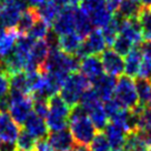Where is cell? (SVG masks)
<instances>
[{
  "instance_id": "obj_16",
  "label": "cell",
  "mask_w": 151,
  "mask_h": 151,
  "mask_svg": "<svg viewBox=\"0 0 151 151\" xmlns=\"http://www.w3.org/2000/svg\"><path fill=\"white\" fill-rule=\"evenodd\" d=\"M104 133L110 143V147L112 150L123 149L126 140H127L128 132L121 126L114 122L108 123L107 127L104 128Z\"/></svg>"
},
{
  "instance_id": "obj_24",
  "label": "cell",
  "mask_w": 151,
  "mask_h": 151,
  "mask_svg": "<svg viewBox=\"0 0 151 151\" xmlns=\"http://www.w3.org/2000/svg\"><path fill=\"white\" fill-rule=\"evenodd\" d=\"M142 53V65L138 78H145L151 80V40L142 41L139 45Z\"/></svg>"
},
{
  "instance_id": "obj_32",
  "label": "cell",
  "mask_w": 151,
  "mask_h": 151,
  "mask_svg": "<svg viewBox=\"0 0 151 151\" xmlns=\"http://www.w3.org/2000/svg\"><path fill=\"white\" fill-rule=\"evenodd\" d=\"M139 24L141 26L143 36L147 40H151V8H142L138 16Z\"/></svg>"
},
{
  "instance_id": "obj_19",
  "label": "cell",
  "mask_w": 151,
  "mask_h": 151,
  "mask_svg": "<svg viewBox=\"0 0 151 151\" xmlns=\"http://www.w3.org/2000/svg\"><path fill=\"white\" fill-rule=\"evenodd\" d=\"M141 65L142 53L139 49V46H136L124 58V72H126V76L131 77V78L138 77Z\"/></svg>"
},
{
  "instance_id": "obj_25",
  "label": "cell",
  "mask_w": 151,
  "mask_h": 151,
  "mask_svg": "<svg viewBox=\"0 0 151 151\" xmlns=\"http://www.w3.org/2000/svg\"><path fill=\"white\" fill-rule=\"evenodd\" d=\"M37 12L39 14V18L42 19L43 21H46L48 24H52L53 21L56 20L58 14L61 11V7L58 6L56 2H53L52 0H47L43 5L36 8Z\"/></svg>"
},
{
  "instance_id": "obj_9",
  "label": "cell",
  "mask_w": 151,
  "mask_h": 151,
  "mask_svg": "<svg viewBox=\"0 0 151 151\" xmlns=\"http://www.w3.org/2000/svg\"><path fill=\"white\" fill-rule=\"evenodd\" d=\"M100 60H101L104 72L107 75L119 77V76H122V73L124 72V58L120 56L113 49H106L101 53Z\"/></svg>"
},
{
  "instance_id": "obj_33",
  "label": "cell",
  "mask_w": 151,
  "mask_h": 151,
  "mask_svg": "<svg viewBox=\"0 0 151 151\" xmlns=\"http://www.w3.org/2000/svg\"><path fill=\"white\" fill-rule=\"evenodd\" d=\"M111 47H112V49L114 51L118 52L120 56L126 57L133 49V47H136V46L130 40H128L127 38H124L123 36L119 35L118 37H117V39L114 40V42L112 43Z\"/></svg>"
},
{
  "instance_id": "obj_26",
  "label": "cell",
  "mask_w": 151,
  "mask_h": 151,
  "mask_svg": "<svg viewBox=\"0 0 151 151\" xmlns=\"http://www.w3.org/2000/svg\"><path fill=\"white\" fill-rule=\"evenodd\" d=\"M143 8L139 0H122L116 14L121 19L138 18L141 9Z\"/></svg>"
},
{
  "instance_id": "obj_42",
  "label": "cell",
  "mask_w": 151,
  "mask_h": 151,
  "mask_svg": "<svg viewBox=\"0 0 151 151\" xmlns=\"http://www.w3.org/2000/svg\"><path fill=\"white\" fill-rule=\"evenodd\" d=\"M142 7L145 8H151V0H139Z\"/></svg>"
},
{
  "instance_id": "obj_41",
  "label": "cell",
  "mask_w": 151,
  "mask_h": 151,
  "mask_svg": "<svg viewBox=\"0 0 151 151\" xmlns=\"http://www.w3.org/2000/svg\"><path fill=\"white\" fill-rule=\"evenodd\" d=\"M27 4L29 5V7H33V8H38L41 5H43L47 0H26Z\"/></svg>"
},
{
  "instance_id": "obj_23",
  "label": "cell",
  "mask_w": 151,
  "mask_h": 151,
  "mask_svg": "<svg viewBox=\"0 0 151 151\" xmlns=\"http://www.w3.org/2000/svg\"><path fill=\"white\" fill-rule=\"evenodd\" d=\"M39 19L37 9L33 7H29L21 14L19 21L16 26V30L19 35H27L29 30L32 28L35 22Z\"/></svg>"
},
{
  "instance_id": "obj_40",
  "label": "cell",
  "mask_w": 151,
  "mask_h": 151,
  "mask_svg": "<svg viewBox=\"0 0 151 151\" xmlns=\"http://www.w3.org/2000/svg\"><path fill=\"white\" fill-rule=\"evenodd\" d=\"M0 151H18L16 143L12 142H1L0 143Z\"/></svg>"
},
{
  "instance_id": "obj_21",
  "label": "cell",
  "mask_w": 151,
  "mask_h": 151,
  "mask_svg": "<svg viewBox=\"0 0 151 151\" xmlns=\"http://www.w3.org/2000/svg\"><path fill=\"white\" fill-rule=\"evenodd\" d=\"M19 33L16 28L6 29L0 36V58L5 59L12 52L14 45L17 42Z\"/></svg>"
},
{
  "instance_id": "obj_3",
  "label": "cell",
  "mask_w": 151,
  "mask_h": 151,
  "mask_svg": "<svg viewBox=\"0 0 151 151\" xmlns=\"http://www.w3.org/2000/svg\"><path fill=\"white\" fill-rule=\"evenodd\" d=\"M48 111L47 126L51 132L60 131L68 127L69 116L71 108L65 102V100L60 97V94H55L48 98Z\"/></svg>"
},
{
  "instance_id": "obj_38",
  "label": "cell",
  "mask_w": 151,
  "mask_h": 151,
  "mask_svg": "<svg viewBox=\"0 0 151 151\" xmlns=\"http://www.w3.org/2000/svg\"><path fill=\"white\" fill-rule=\"evenodd\" d=\"M122 0H106V5L108 7V9L112 12V14H116L118 11L119 7L121 5Z\"/></svg>"
},
{
  "instance_id": "obj_1",
  "label": "cell",
  "mask_w": 151,
  "mask_h": 151,
  "mask_svg": "<svg viewBox=\"0 0 151 151\" xmlns=\"http://www.w3.org/2000/svg\"><path fill=\"white\" fill-rule=\"evenodd\" d=\"M68 127L70 130L76 146L89 148L91 142L98 133L88 114L79 104L71 108Z\"/></svg>"
},
{
  "instance_id": "obj_8",
  "label": "cell",
  "mask_w": 151,
  "mask_h": 151,
  "mask_svg": "<svg viewBox=\"0 0 151 151\" xmlns=\"http://www.w3.org/2000/svg\"><path fill=\"white\" fill-rule=\"evenodd\" d=\"M106 47H107V42L104 40L102 31L99 29H93L83 39L82 45L77 51L76 56L79 59H82L88 56H96V55L102 53L106 50Z\"/></svg>"
},
{
  "instance_id": "obj_30",
  "label": "cell",
  "mask_w": 151,
  "mask_h": 151,
  "mask_svg": "<svg viewBox=\"0 0 151 151\" xmlns=\"http://www.w3.org/2000/svg\"><path fill=\"white\" fill-rule=\"evenodd\" d=\"M16 146L19 151H36L37 140L24 129H21L16 141Z\"/></svg>"
},
{
  "instance_id": "obj_34",
  "label": "cell",
  "mask_w": 151,
  "mask_h": 151,
  "mask_svg": "<svg viewBox=\"0 0 151 151\" xmlns=\"http://www.w3.org/2000/svg\"><path fill=\"white\" fill-rule=\"evenodd\" d=\"M89 151H111L110 143L104 132H98L89 147Z\"/></svg>"
},
{
  "instance_id": "obj_4",
  "label": "cell",
  "mask_w": 151,
  "mask_h": 151,
  "mask_svg": "<svg viewBox=\"0 0 151 151\" xmlns=\"http://www.w3.org/2000/svg\"><path fill=\"white\" fill-rule=\"evenodd\" d=\"M91 88L90 82L81 72H73L67 77L60 90V97L70 108L79 104L85 91Z\"/></svg>"
},
{
  "instance_id": "obj_49",
  "label": "cell",
  "mask_w": 151,
  "mask_h": 151,
  "mask_svg": "<svg viewBox=\"0 0 151 151\" xmlns=\"http://www.w3.org/2000/svg\"><path fill=\"white\" fill-rule=\"evenodd\" d=\"M18 151H19V150H18Z\"/></svg>"
},
{
  "instance_id": "obj_6",
  "label": "cell",
  "mask_w": 151,
  "mask_h": 151,
  "mask_svg": "<svg viewBox=\"0 0 151 151\" xmlns=\"http://www.w3.org/2000/svg\"><path fill=\"white\" fill-rule=\"evenodd\" d=\"M10 104L9 114L14 121L19 126H24L30 113L33 111V100L30 94H26L18 90L10 89L9 91Z\"/></svg>"
},
{
  "instance_id": "obj_29",
  "label": "cell",
  "mask_w": 151,
  "mask_h": 151,
  "mask_svg": "<svg viewBox=\"0 0 151 151\" xmlns=\"http://www.w3.org/2000/svg\"><path fill=\"white\" fill-rule=\"evenodd\" d=\"M136 87L139 104L142 106H149L151 102V80L145 78H138L136 79Z\"/></svg>"
},
{
  "instance_id": "obj_13",
  "label": "cell",
  "mask_w": 151,
  "mask_h": 151,
  "mask_svg": "<svg viewBox=\"0 0 151 151\" xmlns=\"http://www.w3.org/2000/svg\"><path fill=\"white\" fill-rule=\"evenodd\" d=\"M47 142L53 151H69L76 146L70 130L63 129L60 131H55L49 133Z\"/></svg>"
},
{
  "instance_id": "obj_12",
  "label": "cell",
  "mask_w": 151,
  "mask_h": 151,
  "mask_svg": "<svg viewBox=\"0 0 151 151\" xmlns=\"http://www.w3.org/2000/svg\"><path fill=\"white\" fill-rule=\"evenodd\" d=\"M119 35L127 38L134 46H139L143 41V38H145L138 18L121 19Z\"/></svg>"
},
{
  "instance_id": "obj_31",
  "label": "cell",
  "mask_w": 151,
  "mask_h": 151,
  "mask_svg": "<svg viewBox=\"0 0 151 151\" xmlns=\"http://www.w3.org/2000/svg\"><path fill=\"white\" fill-rule=\"evenodd\" d=\"M49 24L43 21L42 19H38L32 26V28L29 30L27 33L29 37L32 38L33 40H41V39H46L48 32H49Z\"/></svg>"
},
{
  "instance_id": "obj_28",
  "label": "cell",
  "mask_w": 151,
  "mask_h": 151,
  "mask_svg": "<svg viewBox=\"0 0 151 151\" xmlns=\"http://www.w3.org/2000/svg\"><path fill=\"white\" fill-rule=\"evenodd\" d=\"M123 148L126 151H149L150 149L137 130L128 133Z\"/></svg>"
},
{
  "instance_id": "obj_48",
  "label": "cell",
  "mask_w": 151,
  "mask_h": 151,
  "mask_svg": "<svg viewBox=\"0 0 151 151\" xmlns=\"http://www.w3.org/2000/svg\"><path fill=\"white\" fill-rule=\"evenodd\" d=\"M149 106H151V102H150V104H149Z\"/></svg>"
},
{
  "instance_id": "obj_45",
  "label": "cell",
  "mask_w": 151,
  "mask_h": 151,
  "mask_svg": "<svg viewBox=\"0 0 151 151\" xmlns=\"http://www.w3.org/2000/svg\"><path fill=\"white\" fill-rule=\"evenodd\" d=\"M1 142H2V141H1V139H0V143H1Z\"/></svg>"
},
{
  "instance_id": "obj_35",
  "label": "cell",
  "mask_w": 151,
  "mask_h": 151,
  "mask_svg": "<svg viewBox=\"0 0 151 151\" xmlns=\"http://www.w3.org/2000/svg\"><path fill=\"white\" fill-rule=\"evenodd\" d=\"M33 100V112L38 114L40 118L46 119L48 116L49 107H48V99L42 97L32 98Z\"/></svg>"
},
{
  "instance_id": "obj_15",
  "label": "cell",
  "mask_w": 151,
  "mask_h": 151,
  "mask_svg": "<svg viewBox=\"0 0 151 151\" xmlns=\"http://www.w3.org/2000/svg\"><path fill=\"white\" fill-rule=\"evenodd\" d=\"M19 124L14 121L10 117L9 112L1 113L0 117V139L4 142H12L16 143L17 138L20 132Z\"/></svg>"
},
{
  "instance_id": "obj_2",
  "label": "cell",
  "mask_w": 151,
  "mask_h": 151,
  "mask_svg": "<svg viewBox=\"0 0 151 151\" xmlns=\"http://www.w3.org/2000/svg\"><path fill=\"white\" fill-rule=\"evenodd\" d=\"M80 60L76 55H68L61 51L59 48L50 50L46 62L43 63L40 71L45 72H61L70 75L77 72L80 67Z\"/></svg>"
},
{
  "instance_id": "obj_43",
  "label": "cell",
  "mask_w": 151,
  "mask_h": 151,
  "mask_svg": "<svg viewBox=\"0 0 151 151\" xmlns=\"http://www.w3.org/2000/svg\"><path fill=\"white\" fill-rule=\"evenodd\" d=\"M111 151H126L124 149H117V150H111Z\"/></svg>"
},
{
  "instance_id": "obj_46",
  "label": "cell",
  "mask_w": 151,
  "mask_h": 151,
  "mask_svg": "<svg viewBox=\"0 0 151 151\" xmlns=\"http://www.w3.org/2000/svg\"><path fill=\"white\" fill-rule=\"evenodd\" d=\"M149 151H151V148H150V149H149Z\"/></svg>"
},
{
  "instance_id": "obj_27",
  "label": "cell",
  "mask_w": 151,
  "mask_h": 151,
  "mask_svg": "<svg viewBox=\"0 0 151 151\" xmlns=\"http://www.w3.org/2000/svg\"><path fill=\"white\" fill-rule=\"evenodd\" d=\"M120 22H121V18L118 14H114L112 19L110 20L107 26H104L102 28V35L104 37V40L107 42V46H112L114 40L117 39L119 36V31H120Z\"/></svg>"
},
{
  "instance_id": "obj_17",
  "label": "cell",
  "mask_w": 151,
  "mask_h": 151,
  "mask_svg": "<svg viewBox=\"0 0 151 151\" xmlns=\"http://www.w3.org/2000/svg\"><path fill=\"white\" fill-rule=\"evenodd\" d=\"M117 85V79L116 77H112L110 75L104 73L102 77H100L97 81L92 83V88L96 90V92L99 94L100 99L102 102H106L107 100L111 99L113 97L114 88Z\"/></svg>"
},
{
  "instance_id": "obj_22",
  "label": "cell",
  "mask_w": 151,
  "mask_h": 151,
  "mask_svg": "<svg viewBox=\"0 0 151 151\" xmlns=\"http://www.w3.org/2000/svg\"><path fill=\"white\" fill-rule=\"evenodd\" d=\"M93 30V24L88 14L80 7H76L75 10V32L85 39Z\"/></svg>"
},
{
  "instance_id": "obj_44",
  "label": "cell",
  "mask_w": 151,
  "mask_h": 151,
  "mask_svg": "<svg viewBox=\"0 0 151 151\" xmlns=\"http://www.w3.org/2000/svg\"><path fill=\"white\" fill-rule=\"evenodd\" d=\"M5 1H8V0H0V2H5Z\"/></svg>"
},
{
  "instance_id": "obj_20",
  "label": "cell",
  "mask_w": 151,
  "mask_h": 151,
  "mask_svg": "<svg viewBox=\"0 0 151 151\" xmlns=\"http://www.w3.org/2000/svg\"><path fill=\"white\" fill-rule=\"evenodd\" d=\"M82 41L83 38L80 37L77 32L67 33L63 36H59L58 48L68 55H76L82 45Z\"/></svg>"
},
{
  "instance_id": "obj_7",
  "label": "cell",
  "mask_w": 151,
  "mask_h": 151,
  "mask_svg": "<svg viewBox=\"0 0 151 151\" xmlns=\"http://www.w3.org/2000/svg\"><path fill=\"white\" fill-rule=\"evenodd\" d=\"M80 8L88 14L93 27L97 28H104L113 17L106 5V0H82Z\"/></svg>"
},
{
  "instance_id": "obj_36",
  "label": "cell",
  "mask_w": 151,
  "mask_h": 151,
  "mask_svg": "<svg viewBox=\"0 0 151 151\" xmlns=\"http://www.w3.org/2000/svg\"><path fill=\"white\" fill-rule=\"evenodd\" d=\"M104 110L107 112V116H108V118L110 120L113 119L114 117H117L119 113L121 112V110L124 109L120 106V104H119L118 101H116L113 98H111V99L107 100L106 102H104Z\"/></svg>"
},
{
  "instance_id": "obj_39",
  "label": "cell",
  "mask_w": 151,
  "mask_h": 151,
  "mask_svg": "<svg viewBox=\"0 0 151 151\" xmlns=\"http://www.w3.org/2000/svg\"><path fill=\"white\" fill-rule=\"evenodd\" d=\"M53 2H56L58 6H60L61 8L68 7V6H77L81 4L82 0H52Z\"/></svg>"
},
{
  "instance_id": "obj_37",
  "label": "cell",
  "mask_w": 151,
  "mask_h": 151,
  "mask_svg": "<svg viewBox=\"0 0 151 151\" xmlns=\"http://www.w3.org/2000/svg\"><path fill=\"white\" fill-rule=\"evenodd\" d=\"M10 91V81L9 76L0 71V99L4 98L6 94H8Z\"/></svg>"
},
{
  "instance_id": "obj_14",
  "label": "cell",
  "mask_w": 151,
  "mask_h": 151,
  "mask_svg": "<svg viewBox=\"0 0 151 151\" xmlns=\"http://www.w3.org/2000/svg\"><path fill=\"white\" fill-rule=\"evenodd\" d=\"M24 129L28 131L36 140H47L49 136V129L45 119L40 118L38 114L31 112L24 123Z\"/></svg>"
},
{
  "instance_id": "obj_5",
  "label": "cell",
  "mask_w": 151,
  "mask_h": 151,
  "mask_svg": "<svg viewBox=\"0 0 151 151\" xmlns=\"http://www.w3.org/2000/svg\"><path fill=\"white\" fill-rule=\"evenodd\" d=\"M112 98L118 101L122 108L129 110L136 108L139 104L136 80L128 76H120V78L117 79Z\"/></svg>"
},
{
  "instance_id": "obj_10",
  "label": "cell",
  "mask_w": 151,
  "mask_h": 151,
  "mask_svg": "<svg viewBox=\"0 0 151 151\" xmlns=\"http://www.w3.org/2000/svg\"><path fill=\"white\" fill-rule=\"evenodd\" d=\"M77 6H68L62 8L60 14L52 24V30L58 36L75 32V10Z\"/></svg>"
},
{
  "instance_id": "obj_47",
  "label": "cell",
  "mask_w": 151,
  "mask_h": 151,
  "mask_svg": "<svg viewBox=\"0 0 151 151\" xmlns=\"http://www.w3.org/2000/svg\"><path fill=\"white\" fill-rule=\"evenodd\" d=\"M0 117H1V112H0Z\"/></svg>"
},
{
  "instance_id": "obj_18",
  "label": "cell",
  "mask_w": 151,
  "mask_h": 151,
  "mask_svg": "<svg viewBox=\"0 0 151 151\" xmlns=\"http://www.w3.org/2000/svg\"><path fill=\"white\" fill-rule=\"evenodd\" d=\"M88 117L90 118V120L92 121L93 126L96 127V129L100 131V130H104V128L107 127L108 124V116L107 112L104 110V106L102 101H98L96 104L89 106L88 108L83 109Z\"/></svg>"
},
{
  "instance_id": "obj_11",
  "label": "cell",
  "mask_w": 151,
  "mask_h": 151,
  "mask_svg": "<svg viewBox=\"0 0 151 151\" xmlns=\"http://www.w3.org/2000/svg\"><path fill=\"white\" fill-rule=\"evenodd\" d=\"M79 70L91 82V85L104 75L101 60L97 56H88L82 58L80 60Z\"/></svg>"
}]
</instances>
